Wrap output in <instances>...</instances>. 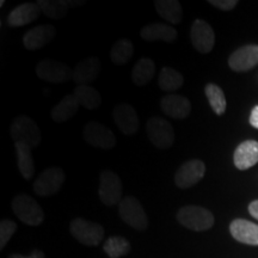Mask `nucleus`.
<instances>
[{"label":"nucleus","instance_id":"nucleus-22","mask_svg":"<svg viewBox=\"0 0 258 258\" xmlns=\"http://www.w3.org/2000/svg\"><path fill=\"white\" fill-rule=\"evenodd\" d=\"M79 109V103L74 98L73 93L66 95L57 104L51 109L50 117L54 122L62 123L71 120Z\"/></svg>","mask_w":258,"mask_h":258},{"label":"nucleus","instance_id":"nucleus-13","mask_svg":"<svg viewBox=\"0 0 258 258\" xmlns=\"http://www.w3.org/2000/svg\"><path fill=\"white\" fill-rule=\"evenodd\" d=\"M228 64L234 72H246L258 64V46L246 44L238 48L228 59Z\"/></svg>","mask_w":258,"mask_h":258},{"label":"nucleus","instance_id":"nucleus-5","mask_svg":"<svg viewBox=\"0 0 258 258\" xmlns=\"http://www.w3.org/2000/svg\"><path fill=\"white\" fill-rule=\"evenodd\" d=\"M147 135L153 146L167 150L175 143V131L170 122L160 117H152L146 123Z\"/></svg>","mask_w":258,"mask_h":258},{"label":"nucleus","instance_id":"nucleus-12","mask_svg":"<svg viewBox=\"0 0 258 258\" xmlns=\"http://www.w3.org/2000/svg\"><path fill=\"white\" fill-rule=\"evenodd\" d=\"M37 77L44 82L64 83L72 78V71L66 63L55 60H43L36 66Z\"/></svg>","mask_w":258,"mask_h":258},{"label":"nucleus","instance_id":"nucleus-17","mask_svg":"<svg viewBox=\"0 0 258 258\" xmlns=\"http://www.w3.org/2000/svg\"><path fill=\"white\" fill-rule=\"evenodd\" d=\"M101 61L98 57L91 56L79 61L72 71V79L77 85H89L101 72Z\"/></svg>","mask_w":258,"mask_h":258},{"label":"nucleus","instance_id":"nucleus-7","mask_svg":"<svg viewBox=\"0 0 258 258\" xmlns=\"http://www.w3.org/2000/svg\"><path fill=\"white\" fill-rule=\"evenodd\" d=\"M99 199L105 206H115L122 201V183L117 173L111 170L102 171L99 176Z\"/></svg>","mask_w":258,"mask_h":258},{"label":"nucleus","instance_id":"nucleus-11","mask_svg":"<svg viewBox=\"0 0 258 258\" xmlns=\"http://www.w3.org/2000/svg\"><path fill=\"white\" fill-rule=\"evenodd\" d=\"M190 37L194 48L201 54H208L215 44V34L207 22L196 19L190 30Z\"/></svg>","mask_w":258,"mask_h":258},{"label":"nucleus","instance_id":"nucleus-25","mask_svg":"<svg viewBox=\"0 0 258 258\" xmlns=\"http://www.w3.org/2000/svg\"><path fill=\"white\" fill-rule=\"evenodd\" d=\"M158 15L169 23L177 24L182 21L183 10L177 0H156L154 2Z\"/></svg>","mask_w":258,"mask_h":258},{"label":"nucleus","instance_id":"nucleus-19","mask_svg":"<svg viewBox=\"0 0 258 258\" xmlns=\"http://www.w3.org/2000/svg\"><path fill=\"white\" fill-rule=\"evenodd\" d=\"M230 232L235 240L258 246V225L253 222L245 219H235L231 222Z\"/></svg>","mask_w":258,"mask_h":258},{"label":"nucleus","instance_id":"nucleus-33","mask_svg":"<svg viewBox=\"0 0 258 258\" xmlns=\"http://www.w3.org/2000/svg\"><path fill=\"white\" fill-rule=\"evenodd\" d=\"M209 4L222 10V11H230V10L235 8L238 2L237 0H209Z\"/></svg>","mask_w":258,"mask_h":258},{"label":"nucleus","instance_id":"nucleus-35","mask_svg":"<svg viewBox=\"0 0 258 258\" xmlns=\"http://www.w3.org/2000/svg\"><path fill=\"white\" fill-rule=\"evenodd\" d=\"M250 124L252 125L253 128L258 129V105L254 106L252 109V111H251V115H250Z\"/></svg>","mask_w":258,"mask_h":258},{"label":"nucleus","instance_id":"nucleus-30","mask_svg":"<svg viewBox=\"0 0 258 258\" xmlns=\"http://www.w3.org/2000/svg\"><path fill=\"white\" fill-rule=\"evenodd\" d=\"M205 92L208 98L209 104L212 106L213 111L217 115L225 114L227 103H226V97L224 91H222L218 85H215V84H208V85H206Z\"/></svg>","mask_w":258,"mask_h":258},{"label":"nucleus","instance_id":"nucleus-31","mask_svg":"<svg viewBox=\"0 0 258 258\" xmlns=\"http://www.w3.org/2000/svg\"><path fill=\"white\" fill-rule=\"evenodd\" d=\"M105 253L110 258H120L131 251V245L123 237H110L103 245Z\"/></svg>","mask_w":258,"mask_h":258},{"label":"nucleus","instance_id":"nucleus-2","mask_svg":"<svg viewBox=\"0 0 258 258\" xmlns=\"http://www.w3.org/2000/svg\"><path fill=\"white\" fill-rule=\"evenodd\" d=\"M177 220L192 231H207L214 225V215L200 206H185L177 213Z\"/></svg>","mask_w":258,"mask_h":258},{"label":"nucleus","instance_id":"nucleus-6","mask_svg":"<svg viewBox=\"0 0 258 258\" xmlns=\"http://www.w3.org/2000/svg\"><path fill=\"white\" fill-rule=\"evenodd\" d=\"M118 214L125 224L137 231H145L148 226V219L141 203L133 196L122 199L118 207Z\"/></svg>","mask_w":258,"mask_h":258},{"label":"nucleus","instance_id":"nucleus-10","mask_svg":"<svg viewBox=\"0 0 258 258\" xmlns=\"http://www.w3.org/2000/svg\"><path fill=\"white\" fill-rule=\"evenodd\" d=\"M64 172L60 167H49L37 177L34 183V191L38 196H50L56 194L64 183Z\"/></svg>","mask_w":258,"mask_h":258},{"label":"nucleus","instance_id":"nucleus-34","mask_svg":"<svg viewBox=\"0 0 258 258\" xmlns=\"http://www.w3.org/2000/svg\"><path fill=\"white\" fill-rule=\"evenodd\" d=\"M9 258H44V253L40 250H35V251H32L29 256H22V254H19V253H14V254H11Z\"/></svg>","mask_w":258,"mask_h":258},{"label":"nucleus","instance_id":"nucleus-32","mask_svg":"<svg viewBox=\"0 0 258 258\" xmlns=\"http://www.w3.org/2000/svg\"><path fill=\"white\" fill-rule=\"evenodd\" d=\"M16 230H17V225L15 221L9 220V219L2 221L0 224V249H4L5 245L15 234Z\"/></svg>","mask_w":258,"mask_h":258},{"label":"nucleus","instance_id":"nucleus-4","mask_svg":"<svg viewBox=\"0 0 258 258\" xmlns=\"http://www.w3.org/2000/svg\"><path fill=\"white\" fill-rule=\"evenodd\" d=\"M71 233L79 243L86 246H97L104 237V228L99 224L77 218L70 225Z\"/></svg>","mask_w":258,"mask_h":258},{"label":"nucleus","instance_id":"nucleus-3","mask_svg":"<svg viewBox=\"0 0 258 258\" xmlns=\"http://www.w3.org/2000/svg\"><path fill=\"white\" fill-rule=\"evenodd\" d=\"M10 133L16 143L27 144L31 148L41 143L42 133L36 122L28 116H18L11 123Z\"/></svg>","mask_w":258,"mask_h":258},{"label":"nucleus","instance_id":"nucleus-1","mask_svg":"<svg viewBox=\"0 0 258 258\" xmlns=\"http://www.w3.org/2000/svg\"><path fill=\"white\" fill-rule=\"evenodd\" d=\"M12 211L25 225L40 226L44 220L43 209L36 200L27 194H19L12 200Z\"/></svg>","mask_w":258,"mask_h":258},{"label":"nucleus","instance_id":"nucleus-9","mask_svg":"<svg viewBox=\"0 0 258 258\" xmlns=\"http://www.w3.org/2000/svg\"><path fill=\"white\" fill-rule=\"evenodd\" d=\"M206 165L202 160L191 159L183 163L175 173V184L179 189H189L205 177Z\"/></svg>","mask_w":258,"mask_h":258},{"label":"nucleus","instance_id":"nucleus-14","mask_svg":"<svg viewBox=\"0 0 258 258\" xmlns=\"http://www.w3.org/2000/svg\"><path fill=\"white\" fill-rule=\"evenodd\" d=\"M114 121L117 128L125 135H133L139 131L140 122L137 110L129 104H118L114 109Z\"/></svg>","mask_w":258,"mask_h":258},{"label":"nucleus","instance_id":"nucleus-23","mask_svg":"<svg viewBox=\"0 0 258 258\" xmlns=\"http://www.w3.org/2000/svg\"><path fill=\"white\" fill-rule=\"evenodd\" d=\"M16 154H17L18 170L25 180H30L35 173V163L32 158L31 147L27 144L16 143Z\"/></svg>","mask_w":258,"mask_h":258},{"label":"nucleus","instance_id":"nucleus-16","mask_svg":"<svg viewBox=\"0 0 258 258\" xmlns=\"http://www.w3.org/2000/svg\"><path fill=\"white\" fill-rule=\"evenodd\" d=\"M160 106L164 114L176 120L186 118L191 111V103L189 99L175 93L164 96L160 101Z\"/></svg>","mask_w":258,"mask_h":258},{"label":"nucleus","instance_id":"nucleus-18","mask_svg":"<svg viewBox=\"0 0 258 258\" xmlns=\"http://www.w3.org/2000/svg\"><path fill=\"white\" fill-rule=\"evenodd\" d=\"M233 163L238 170H247L258 163V141L246 140L235 148Z\"/></svg>","mask_w":258,"mask_h":258},{"label":"nucleus","instance_id":"nucleus-27","mask_svg":"<svg viewBox=\"0 0 258 258\" xmlns=\"http://www.w3.org/2000/svg\"><path fill=\"white\" fill-rule=\"evenodd\" d=\"M74 4H80V2L73 3L66 2V0H40V2H37V5L40 6L43 15L53 19L63 18L69 9L76 6Z\"/></svg>","mask_w":258,"mask_h":258},{"label":"nucleus","instance_id":"nucleus-20","mask_svg":"<svg viewBox=\"0 0 258 258\" xmlns=\"http://www.w3.org/2000/svg\"><path fill=\"white\" fill-rule=\"evenodd\" d=\"M140 36L145 41L153 42V41H163L167 43H172L177 40L178 34L176 29L165 23H151L145 25L141 29Z\"/></svg>","mask_w":258,"mask_h":258},{"label":"nucleus","instance_id":"nucleus-21","mask_svg":"<svg viewBox=\"0 0 258 258\" xmlns=\"http://www.w3.org/2000/svg\"><path fill=\"white\" fill-rule=\"evenodd\" d=\"M40 6L34 3H25L12 10L8 17V23L11 28H18L34 22L41 15Z\"/></svg>","mask_w":258,"mask_h":258},{"label":"nucleus","instance_id":"nucleus-26","mask_svg":"<svg viewBox=\"0 0 258 258\" xmlns=\"http://www.w3.org/2000/svg\"><path fill=\"white\" fill-rule=\"evenodd\" d=\"M154 73H156V64L153 60L143 57L134 64L133 71H132V79L135 85L143 86L152 80Z\"/></svg>","mask_w":258,"mask_h":258},{"label":"nucleus","instance_id":"nucleus-24","mask_svg":"<svg viewBox=\"0 0 258 258\" xmlns=\"http://www.w3.org/2000/svg\"><path fill=\"white\" fill-rule=\"evenodd\" d=\"M74 98L79 103V105L89 110H95L102 104L101 93L91 85H79L73 91Z\"/></svg>","mask_w":258,"mask_h":258},{"label":"nucleus","instance_id":"nucleus-29","mask_svg":"<svg viewBox=\"0 0 258 258\" xmlns=\"http://www.w3.org/2000/svg\"><path fill=\"white\" fill-rule=\"evenodd\" d=\"M133 53V43L129 40L122 38V40H118L114 46H112L110 50V59L115 64L121 66V64H125L132 59Z\"/></svg>","mask_w":258,"mask_h":258},{"label":"nucleus","instance_id":"nucleus-28","mask_svg":"<svg viewBox=\"0 0 258 258\" xmlns=\"http://www.w3.org/2000/svg\"><path fill=\"white\" fill-rule=\"evenodd\" d=\"M184 78L178 71L170 69V67H163L158 78V85L163 91H177L182 88Z\"/></svg>","mask_w":258,"mask_h":258},{"label":"nucleus","instance_id":"nucleus-36","mask_svg":"<svg viewBox=\"0 0 258 258\" xmlns=\"http://www.w3.org/2000/svg\"><path fill=\"white\" fill-rule=\"evenodd\" d=\"M249 213L251 214V217H253L254 219L258 220V200L256 201H252L249 205Z\"/></svg>","mask_w":258,"mask_h":258},{"label":"nucleus","instance_id":"nucleus-15","mask_svg":"<svg viewBox=\"0 0 258 258\" xmlns=\"http://www.w3.org/2000/svg\"><path fill=\"white\" fill-rule=\"evenodd\" d=\"M55 28L49 24H42L30 29L24 34L23 44L29 50H37L46 47L55 37Z\"/></svg>","mask_w":258,"mask_h":258},{"label":"nucleus","instance_id":"nucleus-8","mask_svg":"<svg viewBox=\"0 0 258 258\" xmlns=\"http://www.w3.org/2000/svg\"><path fill=\"white\" fill-rule=\"evenodd\" d=\"M83 135L89 145L102 150H110L116 145L114 132L97 121L88 122L84 127Z\"/></svg>","mask_w":258,"mask_h":258}]
</instances>
